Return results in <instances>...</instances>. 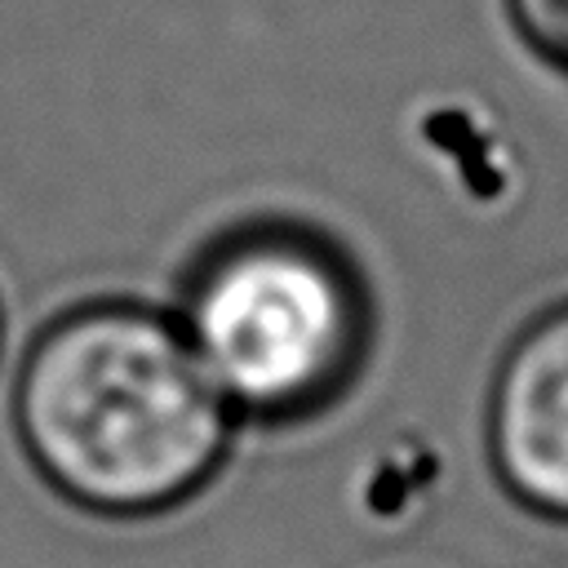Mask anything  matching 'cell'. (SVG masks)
Instances as JSON below:
<instances>
[{
	"label": "cell",
	"instance_id": "cell-2",
	"mask_svg": "<svg viewBox=\"0 0 568 568\" xmlns=\"http://www.w3.org/2000/svg\"><path fill=\"white\" fill-rule=\"evenodd\" d=\"M178 324L235 417L280 422L346 386L368 311L333 248L297 231H248L195 271Z\"/></svg>",
	"mask_w": 568,
	"mask_h": 568
},
{
	"label": "cell",
	"instance_id": "cell-1",
	"mask_svg": "<svg viewBox=\"0 0 568 568\" xmlns=\"http://www.w3.org/2000/svg\"><path fill=\"white\" fill-rule=\"evenodd\" d=\"M13 426L53 493L106 519L195 497L222 466L235 408L178 320L93 302L53 320L18 373Z\"/></svg>",
	"mask_w": 568,
	"mask_h": 568
},
{
	"label": "cell",
	"instance_id": "cell-4",
	"mask_svg": "<svg viewBox=\"0 0 568 568\" xmlns=\"http://www.w3.org/2000/svg\"><path fill=\"white\" fill-rule=\"evenodd\" d=\"M519 40L568 75V0H506Z\"/></svg>",
	"mask_w": 568,
	"mask_h": 568
},
{
	"label": "cell",
	"instance_id": "cell-3",
	"mask_svg": "<svg viewBox=\"0 0 568 568\" xmlns=\"http://www.w3.org/2000/svg\"><path fill=\"white\" fill-rule=\"evenodd\" d=\"M488 453L515 501L568 519V302L510 342L488 399Z\"/></svg>",
	"mask_w": 568,
	"mask_h": 568
}]
</instances>
